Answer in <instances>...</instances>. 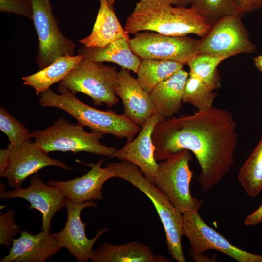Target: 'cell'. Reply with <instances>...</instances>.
<instances>
[{
	"mask_svg": "<svg viewBox=\"0 0 262 262\" xmlns=\"http://www.w3.org/2000/svg\"><path fill=\"white\" fill-rule=\"evenodd\" d=\"M84 58L81 54L59 57L48 66L23 77V84L33 88L37 95L40 94L52 85L61 82Z\"/></svg>",
	"mask_w": 262,
	"mask_h": 262,
	"instance_id": "23",
	"label": "cell"
},
{
	"mask_svg": "<svg viewBox=\"0 0 262 262\" xmlns=\"http://www.w3.org/2000/svg\"><path fill=\"white\" fill-rule=\"evenodd\" d=\"M104 161L100 159L96 164L84 163L91 167L86 174L68 181L49 180L48 184L60 188L66 197L76 203L101 200L103 184L113 177L107 165L101 167Z\"/></svg>",
	"mask_w": 262,
	"mask_h": 262,
	"instance_id": "17",
	"label": "cell"
},
{
	"mask_svg": "<svg viewBox=\"0 0 262 262\" xmlns=\"http://www.w3.org/2000/svg\"><path fill=\"white\" fill-rule=\"evenodd\" d=\"M0 11L7 13H13L33 20L31 0H0Z\"/></svg>",
	"mask_w": 262,
	"mask_h": 262,
	"instance_id": "31",
	"label": "cell"
},
{
	"mask_svg": "<svg viewBox=\"0 0 262 262\" xmlns=\"http://www.w3.org/2000/svg\"><path fill=\"white\" fill-rule=\"evenodd\" d=\"M192 156L187 150L179 151L158 164L152 183L182 214L199 210L202 200L193 197L190 183L193 171L189 167Z\"/></svg>",
	"mask_w": 262,
	"mask_h": 262,
	"instance_id": "7",
	"label": "cell"
},
{
	"mask_svg": "<svg viewBox=\"0 0 262 262\" xmlns=\"http://www.w3.org/2000/svg\"><path fill=\"white\" fill-rule=\"evenodd\" d=\"M235 1L244 14L257 10L262 7V0H235Z\"/></svg>",
	"mask_w": 262,
	"mask_h": 262,
	"instance_id": "32",
	"label": "cell"
},
{
	"mask_svg": "<svg viewBox=\"0 0 262 262\" xmlns=\"http://www.w3.org/2000/svg\"><path fill=\"white\" fill-rule=\"evenodd\" d=\"M57 89L60 94L50 88L40 94L39 105L65 111L76 119L77 124L89 128L92 132L111 134L130 142L141 129L124 114L101 111L86 104L60 83Z\"/></svg>",
	"mask_w": 262,
	"mask_h": 262,
	"instance_id": "3",
	"label": "cell"
},
{
	"mask_svg": "<svg viewBox=\"0 0 262 262\" xmlns=\"http://www.w3.org/2000/svg\"><path fill=\"white\" fill-rule=\"evenodd\" d=\"M238 180L246 193L257 196L262 190V132L260 140L241 167Z\"/></svg>",
	"mask_w": 262,
	"mask_h": 262,
	"instance_id": "25",
	"label": "cell"
},
{
	"mask_svg": "<svg viewBox=\"0 0 262 262\" xmlns=\"http://www.w3.org/2000/svg\"><path fill=\"white\" fill-rule=\"evenodd\" d=\"M236 130L232 114L213 106L164 119L156 124L152 133L155 159L163 161L182 150L191 151L200 167L199 181L203 191H208L234 163Z\"/></svg>",
	"mask_w": 262,
	"mask_h": 262,
	"instance_id": "1",
	"label": "cell"
},
{
	"mask_svg": "<svg viewBox=\"0 0 262 262\" xmlns=\"http://www.w3.org/2000/svg\"><path fill=\"white\" fill-rule=\"evenodd\" d=\"M66 201L67 211L66 222L64 228L60 231L53 233L54 235L62 248L67 249L78 262H87L93 255L94 244L109 228L99 229L94 237L88 239L85 232L86 224L81 220V213L84 208L97 207V203L93 200L76 203L66 196Z\"/></svg>",
	"mask_w": 262,
	"mask_h": 262,
	"instance_id": "13",
	"label": "cell"
},
{
	"mask_svg": "<svg viewBox=\"0 0 262 262\" xmlns=\"http://www.w3.org/2000/svg\"><path fill=\"white\" fill-rule=\"evenodd\" d=\"M256 45L250 39L241 16L225 18L213 26L200 40L199 53L225 58L240 53H253Z\"/></svg>",
	"mask_w": 262,
	"mask_h": 262,
	"instance_id": "11",
	"label": "cell"
},
{
	"mask_svg": "<svg viewBox=\"0 0 262 262\" xmlns=\"http://www.w3.org/2000/svg\"><path fill=\"white\" fill-rule=\"evenodd\" d=\"M93 262H168L164 256L156 254L148 246L138 241L115 245L102 244L93 250Z\"/></svg>",
	"mask_w": 262,
	"mask_h": 262,
	"instance_id": "20",
	"label": "cell"
},
{
	"mask_svg": "<svg viewBox=\"0 0 262 262\" xmlns=\"http://www.w3.org/2000/svg\"><path fill=\"white\" fill-rule=\"evenodd\" d=\"M6 149L7 162L0 177L6 178L8 185L14 189L20 187L29 176L47 166H55L67 170L73 169L64 162L49 157L35 141L30 140L17 146L8 145Z\"/></svg>",
	"mask_w": 262,
	"mask_h": 262,
	"instance_id": "12",
	"label": "cell"
},
{
	"mask_svg": "<svg viewBox=\"0 0 262 262\" xmlns=\"http://www.w3.org/2000/svg\"><path fill=\"white\" fill-rule=\"evenodd\" d=\"M164 119L155 113L149 118L136 138L116 150L112 158L130 162L139 167L145 177L152 183L158 164L155 157V147L152 140V133L156 124Z\"/></svg>",
	"mask_w": 262,
	"mask_h": 262,
	"instance_id": "15",
	"label": "cell"
},
{
	"mask_svg": "<svg viewBox=\"0 0 262 262\" xmlns=\"http://www.w3.org/2000/svg\"><path fill=\"white\" fill-rule=\"evenodd\" d=\"M0 196L2 200L20 198L28 201L29 209H36L41 213V229L45 231H51L53 215L66 205V196L63 191L57 186L45 184L37 174L31 178L27 188L6 190L0 193Z\"/></svg>",
	"mask_w": 262,
	"mask_h": 262,
	"instance_id": "14",
	"label": "cell"
},
{
	"mask_svg": "<svg viewBox=\"0 0 262 262\" xmlns=\"http://www.w3.org/2000/svg\"><path fill=\"white\" fill-rule=\"evenodd\" d=\"M183 65L173 61L143 59L136 73L137 79L143 88L149 93L158 84L183 69Z\"/></svg>",
	"mask_w": 262,
	"mask_h": 262,
	"instance_id": "24",
	"label": "cell"
},
{
	"mask_svg": "<svg viewBox=\"0 0 262 262\" xmlns=\"http://www.w3.org/2000/svg\"><path fill=\"white\" fill-rule=\"evenodd\" d=\"M60 83L74 94L88 95L97 106L105 104L112 107L119 101L115 94L118 84L116 67L102 62L84 58Z\"/></svg>",
	"mask_w": 262,
	"mask_h": 262,
	"instance_id": "6",
	"label": "cell"
},
{
	"mask_svg": "<svg viewBox=\"0 0 262 262\" xmlns=\"http://www.w3.org/2000/svg\"><path fill=\"white\" fill-rule=\"evenodd\" d=\"M129 43L131 50L141 60H169L187 65L199 53L200 40L143 31L135 34Z\"/></svg>",
	"mask_w": 262,
	"mask_h": 262,
	"instance_id": "10",
	"label": "cell"
},
{
	"mask_svg": "<svg viewBox=\"0 0 262 262\" xmlns=\"http://www.w3.org/2000/svg\"><path fill=\"white\" fill-rule=\"evenodd\" d=\"M107 165L113 177L128 181L151 200L164 228L169 254L178 262H185L182 245L184 235L183 214L170 203L156 185L145 177L134 164L122 160L109 163Z\"/></svg>",
	"mask_w": 262,
	"mask_h": 262,
	"instance_id": "4",
	"label": "cell"
},
{
	"mask_svg": "<svg viewBox=\"0 0 262 262\" xmlns=\"http://www.w3.org/2000/svg\"><path fill=\"white\" fill-rule=\"evenodd\" d=\"M171 4L180 7H187L190 5L191 0H165Z\"/></svg>",
	"mask_w": 262,
	"mask_h": 262,
	"instance_id": "34",
	"label": "cell"
},
{
	"mask_svg": "<svg viewBox=\"0 0 262 262\" xmlns=\"http://www.w3.org/2000/svg\"><path fill=\"white\" fill-rule=\"evenodd\" d=\"M225 59L223 57L199 53L187 64L189 67V75L199 79L214 91L220 87L217 66Z\"/></svg>",
	"mask_w": 262,
	"mask_h": 262,
	"instance_id": "27",
	"label": "cell"
},
{
	"mask_svg": "<svg viewBox=\"0 0 262 262\" xmlns=\"http://www.w3.org/2000/svg\"><path fill=\"white\" fill-rule=\"evenodd\" d=\"M14 211L10 209L0 215V244L8 248L19 231L14 219Z\"/></svg>",
	"mask_w": 262,
	"mask_h": 262,
	"instance_id": "30",
	"label": "cell"
},
{
	"mask_svg": "<svg viewBox=\"0 0 262 262\" xmlns=\"http://www.w3.org/2000/svg\"><path fill=\"white\" fill-rule=\"evenodd\" d=\"M253 61L256 67L262 72V55L256 57Z\"/></svg>",
	"mask_w": 262,
	"mask_h": 262,
	"instance_id": "35",
	"label": "cell"
},
{
	"mask_svg": "<svg viewBox=\"0 0 262 262\" xmlns=\"http://www.w3.org/2000/svg\"><path fill=\"white\" fill-rule=\"evenodd\" d=\"M189 73L181 69L158 84L149 93L155 113L164 119L182 108V101Z\"/></svg>",
	"mask_w": 262,
	"mask_h": 262,
	"instance_id": "19",
	"label": "cell"
},
{
	"mask_svg": "<svg viewBox=\"0 0 262 262\" xmlns=\"http://www.w3.org/2000/svg\"><path fill=\"white\" fill-rule=\"evenodd\" d=\"M183 234L188 239L191 255L196 262H213L203 253L209 250L220 251L239 262H262V255L239 248L210 227L195 210L183 214Z\"/></svg>",
	"mask_w": 262,
	"mask_h": 262,
	"instance_id": "8",
	"label": "cell"
},
{
	"mask_svg": "<svg viewBox=\"0 0 262 262\" xmlns=\"http://www.w3.org/2000/svg\"><path fill=\"white\" fill-rule=\"evenodd\" d=\"M0 130L8 138L12 146L21 144L32 138L28 130L5 108H0Z\"/></svg>",
	"mask_w": 262,
	"mask_h": 262,
	"instance_id": "29",
	"label": "cell"
},
{
	"mask_svg": "<svg viewBox=\"0 0 262 262\" xmlns=\"http://www.w3.org/2000/svg\"><path fill=\"white\" fill-rule=\"evenodd\" d=\"M211 28L191 6H176L165 0H140L124 26L128 34L151 31L172 36L194 34L202 38Z\"/></svg>",
	"mask_w": 262,
	"mask_h": 262,
	"instance_id": "2",
	"label": "cell"
},
{
	"mask_svg": "<svg viewBox=\"0 0 262 262\" xmlns=\"http://www.w3.org/2000/svg\"><path fill=\"white\" fill-rule=\"evenodd\" d=\"M33 20L39 44L35 61L39 70L58 58L74 56L76 44L62 33L50 0H31Z\"/></svg>",
	"mask_w": 262,
	"mask_h": 262,
	"instance_id": "9",
	"label": "cell"
},
{
	"mask_svg": "<svg viewBox=\"0 0 262 262\" xmlns=\"http://www.w3.org/2000/svg\"><path fill=\"white\" fill-rule=\"evenodd\" d=\"M103 134L87 132L83 127L60 118L52 126L42 130L34 131L31 136L35 142L47 153L52 151L87 152L109 157L117 150L101 143Z\"/></svg>",
	"mask_w": 262,
	"mask_h": 262,
	"instance_id": "5",
	"label": "cell"
},
{
	"mask_svg": "<svg viewBox=\"0 0 262 262\" xmlns=\"http://www.w3.org/2000/svg\"><path fill=\"white\" fill-rule=\"evenodd\" d=\"M260 223H262V204L247 215L244 221V224L246 226H254Z\"/></svg>",
	"mask_w": 262,
	"mask_h": 262,
	"instance_id": "33",
	"label": "cell"
},
{
	"mask_svg": "<svg viewBox=\"0 0 262 262\" xmlns=\"http://www.w3.org/2000/svg\"><path fill=\"white\" fill-rule=\"evenodd\" d=\"M115 94L121 99L124 114L135 124L142 127L155 113L149 93L140 85L129 70L118 71V84Z\"/></svg>",
	"mask_w": 262,
	"mask_h": 262,
	"instance_id": "18",
	"label": "cell"
},
{
	"mask_svg": "<svg viewBox=\"0 0 262 262\" xmlns=\"http://www.w3.org/2000/svg\"><path fill=\"white\" fill-rule=\"evenodd\" d=\"M217 94L199 79L190 76L187 79L183 101L188 103L198 110L207 109L212 106Z\"/></svg>",
	"mask_w": 262,
	"mask_h": 262,
	"instance_id": "28",
	"label": "cell"
},
{
	"mask_svg": "<svg viewBox=\"0 0 262 262\" xmlns=\"http://www.w3.org/2000/svg\"><path fill=\"white\" fill-rule=\"evenodd\" d=\"M62 248L57 239L50 231L36 235L23 230L20 237L14 239L9 253L0 262H44Z\"/></svg>",
	"mask_w": 262,
	"mask_h": 262,
	"instance_id": "16",
	"label": "cell"
},
{
	"mask_svg": "<svg viewBox=\"0 0 262 262\" xmlns=\"http://www.w3.org/2000/svg\"><path fill=\"white\" fill-rule=\"evenodd\" d=\"M100 6L90 34L79 40L87 47H103L110 43L124 38L130 39L123 28L110 0H99Z\"/></svg>",
	"mask_w": 262,
	"mask_h": 262,
	"instance_id": "21",
	"label": "cell"
},
{
	"mask_svg": "<svg viewBox=\"0 0 262 262\" xmlns=\"http://www.w3.org/2000/svg\"><path fill=\"white\" fill-rule=\"evenodd\" d=\"M194 8L211 26L220 20L231 16L244 14L235 0H191Z\"/></svg>",
	"mask_w": 262,
	"mask_h": 262,
	"instance_id": "26",
	"label": "cell"
},
{
	"mask_svg": "<svg viewBox=\"0 0 262 262\" xmlns=\"http://www.w3.org/2000/svg\"><path fill=\"white\" fill-rule=\"evenodd\" d=\"M129 40L120 38L103 47L83 45L78 50V52L85 59L98 62H113L122 68L137 73L142 60L131 49Z\"/></svg>",
	"mask_w": 262,
	"mask_h": 262,
	"instance_id": "22",
	"label": "cell"
}]
</instances>
